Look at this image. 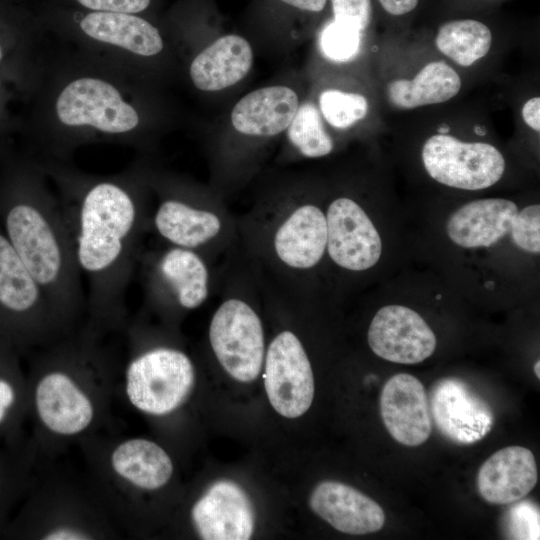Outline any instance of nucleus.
<instances>
[{
	"label": "nucleus",
	"mask_w": 540,
	"mask_h": 540,
	"mask_svg": "<svg viewBox=\"0 0 540 540\" xmlns=\"http://www.w3.org/2000/svg\"><path fill=\"white\" fill-rule=\"evenodd\" d=\"M60 206L92 318L119 321L149 230L146 203L125 184L102 180L68 193Z\"/></svg>",
	"instance_id": "f257e3e1"
},
{
	"label": "nucleus",
	"mask_w": 540,
	"mask_h": 540,
	"mask_svg": "<svg viewBox=\"0 0 540 540\" xmlns=\"http://www.w3.org/2000/svg\"><path fill=\"white\" fill-rule=\"evenodd\" d=\"M237 228L240 252L261 278L311 296L310 276L327 248L326 215L319 203L296 191L268 193L237 218Z\"/></svg>",
	"instance_id": "f03ea898"
},
{
	"label": "nucleus",
	"mask_w": 540,
	"mask_h": 540,
	"mask_svg": "<svg viewBox=\"0 0 540 540\" xmlns=\"http://www.w3.org/2000/svg\"><path fill=\"white\" fill-rule=\"evenodd\" d=\"M5 227L57 321L75 316L86 306V294L61 206L44 193H34L10 205Z\"/></svg>",
	"instance_id": "7ed1b4c3"
},
{
	"label": "nucleus",
	"mask_w": 540,
	"mask_h": 540,
	"mask_svg": "<svg viewBox=\"0 0 540 540\" xmlns=\"http://www.w3.org/2000/svg\"><path fill=\"white\" fill-rule=\"evenodd\" d=\"M233 262L224 276L222 298L211 317L208 339L223 370L248 383L259 376L266 352L258 311L262 290L256 271L242 254Z\"/></svg>",
	"instance_id": "20e7f679"
},
{
	"label": "nucleus",
	"mask_w": 540,
	"mask_h": 540,
	"mask_svg": "<svg viewBox=\"0 0 540 540\" xmlns=\"http://www.w3.org/2000/svg\"><path fill=\"white\" fill-rule=\"evenodd\" d=\"M159 196L149 230L163 244L194 250L210 262L238 246L237 218L215 197L181 192Z\"/></svg>",
	"instance_id": "39448f33"
},
{
	"label": "nucleus",
	"mask_w": 540,
	"mask_h": 540,
	"mask_svg": "<svg viewBox=\"0 0 540 540\" xmlns=\"http://www.w3.org/2000/svg\"><path fill=\"white\" fill-rule=\"evenodd\" d=\"M210 263L201 253L177 246L143 250L137 269L145 303L171 314L199 308L213 286Z\"/></svg>",
	"instance_id": "423d86ee"
},
{
	"label": "nucleus",
	"mask_w": 540,
	"mask_h": 540,
	"mask_svg": "<svg viewBox=\"0 0 540 540\" xmlns=\"http://www.w3.org/2000/svg\"><path fill=\"white\" fill-rule=\"evenodd\" d=\"M194 380L193 362L183 350L157 344L134 354L125 373V391L140 411L165 415L184 401Z\"/></svg>",
	"instance_id": "0eeeda50"
},
{
	"label": "nucleus",
	"mask_w": 540,
	"mask_h": 540,
	"mask_svg": "<svg viewBox=\"0 0 540 540\" xmlns=\"http://www.w3.org/2000/svg\"><path fill=\"white\" fill-rule=\"evenodd\" d=\"M421 157L432 179L456 189L489 188L501 179L505 171V159L495 146L463 142L443 133L426 140Z\"/></svg>",
	"instance_id": "6e6552de"
},
{
	"label": "nucleus",
	"mask_w": 540,
	"mask_h": 540,
	"mask_svg": "<svg viewBox=\"0 0 540 540\" xmlns=\"http://www.w3.org/2000/svg\"><path fill=\"white\" fill-rule=\"evenodd\" d=\"M264 386L270 404L281 416L297 418L314 398L312 365L301 338L292 329L277 332L266 347Z\"/></svg>",
	"instance_id": "1a4fd4ad"
},
{
	"label": "nucleus",
	"mask_w": 540,
	"mask_h": 540,
	"mask_svg": "<svg viewBox=\"0 0 540 540\" xmlns=\"http://www.w3.org/2000/svg\"><path fill=\"white\" fill-rule=\"evenodd\" d=\"M326 256L338 269L359 273L374 267L382 239L365 209L349 196L332 199L326 209Z\"/></svg>",
	"instance_id": "9d476101"
},
{
	"label": "nucleus",
	"mask_w": 540,
	"mask_h": 540,
	"mask_svg": "<svg viewBox=\"0 0 540 540\" xmlns=\"http://www.w3.org/2000/svg\"><path fill=\"white\" fill-rule=\"evenodd\" d=\"M59 120L68 126H92L106 133H124L139 123L136 110L110 83L79 78L69 83L56 102Z\"/></svg>",
	"instance_id": "9b49d317"
},
{
	"label": "nucleus",
	"mask_w": 540,
	"mask_h": 540,
	"mask_svg": "<svg viewBox=\"0 0 540 540\" xmlns=\"http://www.w3.org/2000/svg\"><path fill=\"white\" fill-rule=\"evenodd\" d=\"M429 406L437 429L456 444L478 442L494 423L490 405L459 378L436 381L430 391Z\"/></svg>",
	"instance_id": "f8f14e48"
},
{
	"label": "nucleus",
	"mask_w": 540,
	"mask_h": 540,
	"mask_svg": "<svg viewBox=\"0 0 540 540\" xmlns=\"http://www.w3.org/2000/svg\"><path fill=\"white\" fill-rule=\"evenodd\" d=\"M367 341L378 357L399 364H416L435 351L436 336L424 318L403 305H386L372 318Z\"/></svg>",
	"instance_id": "ddd939ff"
},
{
	"label": "nucleus",
	"mask_w": 540,
	"mask_h": 540,
	"mask_svg": "<svg viewBox=\"0 0 540 540\" xmlns=\"http://www.w3.org/2000/svg\"><path fill=\"white\" fill-rule=\"evenodd\" d=\"M193 525L205 540H246L254 531V509L243 488L233 481L219 480L195 502Z\"/></svg>",
	"instance_id": "4468645a"
},
{
	"label": "nucleus",
	"mask_w": 540,
	"mask_h": 540,
	"mask_svg": "<svg viewBox=\"0 0 540 540\" xmlns=\"http://www.w3.org/2000/svg\"><path fill=\"white\" fill-rule=\"evenodd\" d=\"M380 413L387 431L400 444L419 446L431 434L429 400L422 382L411 374H395L386 381Z\"/></svg>",
	"instance_id": "2eb2a0df"
},
{
	"label": "nucleus",
	"mask_w": 540,
	"mask_h": 540,
	"mask_svg": "<svg viewBox=\"0 0 540 540\" xmlns=\"http://www.w3.org/2000/svg\"><path fill=\"white\" fill-rule=\"evenodd\" d=\"M35 405L46 428L64 436L84 431L94 416L89 397L72 376L60 368L51 369L40 378Z\"/></svg>",
	"instance_id": "dca6fc26"
},
{
	"label": "nucleus",
	"mask_w": 540,
	"mask_h": 540,
	"mask_svg": "<svg viewBox=\"0 0 540 540\" xmlns=\"http://www.w3.org/2000/svg\"><path fill=\"white\" fill-rule=\"evenodd\" d=\"M309 505L314 513L345 534H370L385 524V513L377 502L341 482H320L310 495Z\"/></svg>",
	"instance_id": "f3484780"
},
{
	"label": "nucleus",
	"mask_w": 540,
	"mask_h": 540,
	"mask_svg": "<svg viewBox=\"0 0 540 540\" xmlns=\"http://www.w3.org/2000/svg\"><path fill=\"white\" fill-rule=\"evenodd\" d=\"M538 480L534 454L523 446H508L492 454L479 468L477 488L491 504H512L530 493Z\"/></svg>",
	"instance_id": "a211bd4d"
},
{
	"label": "nucleus",
	"mask_w": 540,
	"mask_h": 540,
	"mask_svg": "<svg viewBox=\"0 0 540 540\" xmlns=\"http://www.w3.org/2000/svg\"><path fill=\"white\" fill-rule=\"evenodd\" d=\"M518 211V206L508 199L474 200L450 215L446 233L462 248L490 247L510 233Z\"/></svg>",
	"instance_id": "6ab92c4d"
},
{
	"label": "nucleus",
	"mask_w": 540,
	"mask_h": 540,
	"mask_svg": "<svg viewBox=\"0 0 540 540\" xmlns=\"http://www.w3.org/2000/svg\"><path fill=\"white\" fill-rule=\"evenodd\" d=\"M299 105L296 92L287 86L262 87L249 92L235 104L231 123L242 135L273 137L288 128Z\"/></svg>",
	"instance_id": "aec40b11"
},
{
	"label": "nucleus",
	"mask_w": 540,
	"mask_h": 540,
	"mask_svg": "<svg viewBox=\"0 0 540 540\" xmlns=\"http://www.w3.org/2000/svg\"><path fill=\"white\" fill-rule=\"evenodd\" d=\"M253 64L249 42L235 34L218 38L190 65V78L202 91H219L241 81Z\"/></svg>",
	"instance_id": "412c9836"
},
{
	"label": "nucleus",
	"mask_w": 540,
	"mask_h": 540,
	"mask_svg": "<svg viewBox=\"0 0 540 540\" xmlns=\"http://www.w3.org/2000/svg\"><path fill=\"white\" fill-rule=\"evenodd\" d=\"M0 306L47 325L57 321L41 288L7 237L0 234Z\"/></svg>",
	"instance_id": "4be33fe9"
},
{
	"label": "nucleus",
	"mask_w": 540,
	"mask_h": 540,
	"mask_svg": "<svg viewBox=\"0 0 540 540\" xmlns=\"http://www.w3.org/2000/svg\"><path fill=\"white\" fill-rule=\"evenodd\" d=\"M89 37L122 47L141 56H153L163 49V40L156 27L130 13L92 12L80 22Z\"/></svg>",
	"instance_id": "5701e85b"
},
{
	"label": "nucleus",
	"mask_w": 540,
	"mask_h": 540,
	"mask_svg": "<svg viewBox=\"0 0 540 540\" xmlns=\"http://www.w3.org/2000/svg\"><path fill=\"white\" fill-rule=\"evenodd\" d=\"M114 472L132 485L156 490L173 474V463L166 451L155 442L133 438L123 441L111 454Z\"/></svg>",
	"instance_id": "b1692460"
},
{
	"label": "nucleus",
	"mask_w": 540,
	"mask_h": 540,
	"mask_svg": "<svg viewBox=\"0 0 540 540\" xmlns=\"http://www.w3.org/2000/svg\"><path fill=\"white\" fill-rule=\"evenodd\" d=\"M462 81L447 63L426 64L413 79H397L387 86L389 101L400 109L443 103L458 94Z\"/></svg>",
	"instance_id": "393cba45"
},
{
	"label": "nucleus",
	"mask_w": 540,
	"mask_h": 540,
	"mask_svg": "<svg viewBox=\"0 0 540 540\" xmlns=\"http://www.w3.org/2000/svg\"><path fill=\"white\" fill-rule=\"evenodd\" d=\"M435 42L442 54L468 67L489 52L492 34L489 27L478 20H452L439 27Z\"/></svg>",
	"instance_id": "a878e982"
},
{
	"label": "nucleus",
	"mask_w": 540,
	"mask_h": 540,
	"mask_svg": "<svg viewBox=\"0 0 540 540\" xmlns=\"http://www.w3.org/2000/svg\"><path fill=\"white\" fill-rule=\"evenodd\" d=\"M286 130L290 144L303 157L320 158L333 150V140L325 130L320 110L312 102L299 105Z\"/></svg>",
	"instance_id": "bb28decb"
},
{
	"label": "nucleus",
	"mask_w": 540,
	"mask_h": 540,
	"mask_svg": "<svg viewBox=\"0 0 540 540\" xmlns=\"http://www.w3.org/2000/svg\"><path fill=\"white\" fill-rule=\"evenodd\" d=\"M369 104L361 94L336 89L323 91L319 96V110L333 127L346 129L362 120L368 113Z\"/></svg>",
	"instance_id": "cd10ccee"
},
{
	"label": "nucleus",
	"mask_w": 540,
	"mask_h": 540,
	"mask_svg": "<svg viewBox=\"0 0 540 540\" xmlns=\"http://www.w3.org/2000/svg\"><path fill=\"white\" fill-rule=\"evenodd\" d=\"M361 32L352 25L333 20L323 28L320 34L322 53L332 61H349L360 50Z\"/></svg>",
	"instance_id": "c85d7f7f"
},
{
	"label": "nucleus",
	"mask_w": 540,
	"mask_h": 540,
	"mask_svg": "<svg viewBox=\"0 0 540 540\" xmlns=\"http://www.w3.org/2000/svg\"><path fill=\"white\" fill-rule=\"evenodd\" d=\"M504 516L508 538L539 539V508L531 500L515 501Z\"/></svg>",
	"instance_id": "c756f323"
},
{
	"label": "nucleus",
	"mask_w": 540,
	"mask_h": 540,
	"mask_svg": "<svg viewBox=\"0 0 540 540\" xmlns=\"http://www.w3.org/2000/svg\"><path fill=\"white\" fill-rule=\"evenodd\" d=\"M511 238L523 251L539 254L540 252V206L532 204L524 207L513 222Z\"/></svg>",
	"instance_id": "7c9ffc66"
},
{
	"label": "nucleus",
	"mask_w": 540,
	"mask_h": 540,
	"mask_svg": "<svg viewBox=\"0 0 540 540\" xmlns=\"http://www.w3.org/2000/svg\"><path fill=\"white\" fill-rule=\"evenodd\" d=\"M334 20L363 31L370 23V0H331Z\"/></svg>",
	"instance_id": "2f4dec72"
},
{
	"label": "nucleus",
	"mask_w": 540,
	"mask_h": 540,
	"mask_svg": "<svg viewBox=\"0 0 540 540\" xmlns=\"http://www.w3.org/2000/svg\"><path fill=\"white\" fill-rule=\"evenodd\" d=\"M85 8L100 12L138 13L145 10L150 0H76Z\"/></svg>",
	"instance_id": "473e14b6"
},
{
	"label": "nucleus",
	"mask_w": 540,
	"mask_h": 540,
	"mask_svg": "<svg viewBox=\"0 0 540 540\" xmlns=\"http://www.w3.org/2000/svg\"><path fill=\"white\" fill-rule=\"evenodd\" d=\"M522 118L527 126L536 132L540 131V98L533 97L525 102Z\"/></svg>",
	"instance_id": "72a5a7b5"
},
{
	"label": "nucleus",
	"mask_w": 540,
	"mask_h": 540,
	"mask_svg": "<svg viewBox=\"0 0 540 540\" xmlns=\"http://www.w3.org/2000/svg\"><path fill=\"white\" fill-rule=\"evenodd\" d=\"M379 2L387 13L401 16L414 10L419 0H379Z\"/></svg>",
	"instance_id": "f704fd0d"
},
{
	"label": "nucleus",
	"mask_w": 540,
	"mask_h": 540,
	"mask_svg": "<svg viewBox=\"0 0 540 540\" xmlns=\"http://www.w3.org/2000/svg\"><path fill=\"white\" fill-rule=\"evenodd\" d=\"M15 393L13 387L0 379V422L4 419L8 408L13 404Z\"/></svg>",
	"instance_id": "c9c22d12"
},
{
	"label": "nucleus",
	"mask_w": 540,
	"mask_h": 540,
	"mask_svg": "<svg viewBox=\"0 0 540 540\" xmlns=\"http://www.w3.org/2000/svg\"><path fill=\"white\" fill-rule=\"evenodd\" d=\"M283 3L309 12H320L324 9L327 0H281Z\"/></svg>",
	"instance_id": "e433bc0d"
},
{
	"label": "nucleus",
	"mask_w": 540,
	"mask_h": 540,
	"mask_svg": "<svg viewBox=\"0 0 540 540\" xmlns=\"http://www.w3.org/2000/svg\"><path fill=\"white\" fill-rule=\"evenodd\" d=\"M45 539L50 540H64V539H86L85 535L77 530L72 528H57L44 537Z\"/></svg>",
	"instance_id": "4c0bfd02"
},
{
	"label": "nucleus",
	"mask_w": 540,
	"mask_h": 540,
	"mask_svg": "<svg viewBox=\"0 0 540 540\" xmlns=\"http://www.w3.org/2000/svg\"><path fill=\"white\" fill-rule=\"evenodd\" d=\"M540 361L538 360L534 365V373L537 376V378H540Z\"/></svg>",
	"instance_id": "58836bf2"
},
{
	"label": "nucleus",
	"mask_w": 540,
	"mask_h": 540,
	"mask_svg": "<svg viewBox=\"0 0 540 540\" xmlns=\"http://www.w3.org/2000/svg\"><path fill=\"white\" fill-rule=\"evenodd\" d=\"M1 57H2V51H1V48H0V59H1Z\"/></svg>",
	"instance_id": "ea45409f"
}]
</instances>
